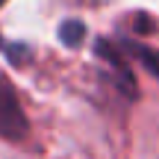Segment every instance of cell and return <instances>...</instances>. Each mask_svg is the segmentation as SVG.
<instances>
[{
	"label": "cell",
	"instance_id": "6da1fadb",
	"mask_svg": "<svg viewBox=\"0 0 159 159\" xmlns=\"http://www.w3.org/2000/svg\"><path fill=\"white\" fill-rule=\"evenodd\" d=\"M30 136V124L24 115L18 94L6 77H0V139L6 142H24Z\"/></svg>",
	"mask_w": 159,
	"mask_h": 159
},
{
	"label": "cell",
	"instance_id": "7a4b0ae2",
	"mask_svg": "<svg viewBox=\"0 0 159 159\" xmlns=\"http://www.w3.org/2000/svg\"><path fill=\"white\" fill-rule=\"evenodd\" d=\"M97 56H103V59L109 62L115 80H118V89L124 91L127 97H136V83H133V74H130V68H127L124 56L118 53V47H112V41L100 39V41H97Z\"/></svg>",
	"mask_w": 159,
	"mask_h": 159
},
{
	"label": "cell",
	"instance_id": "3957f363",
	"mask_svg": "<svg viewBox=\"0 0 159 159\" xmlns=\"http://www.w3.org/2000/svg\"><path fill=\"white\" fill-rule=\"evenodd\" d=\"M124 47L139 59V65H144V68H148L153 77H159V50H150V47L136 44V41H124Z\"/></svg>",
	"mask_w": 159,
	"mask_h": 159
},
{
	"label": "cell",
	"instance_id": "277c9868",
	"mask_svg": "<svg viewBox=\"0 0 159 159\" xmlns=\"http://www.w3.org/2000/svg\"><path fill=\"white\" fill-rule=\"evenodd\" d=\"M83 35H85V27L80 21H68V24L59 27V39H62L65 44H71V47H77L80 41H83Z\"/></svg>",
	"mask_w": 159,
	"mask_h": 159
},
{
	"label": "cell",
	"instance_id": "5b68a950",
	"mask_svg": "<svg viewBox=\"0 0 159 159\" xmlns=\"http://www.w3.org/2000/svg\"><path fill=\"white\" fill-rule=\"evenodd\" d=\"M0 3H3V0H0Z\"/></svg>",
	"mask_w": 159,
	"mask_h": 159
}]
</instances>
